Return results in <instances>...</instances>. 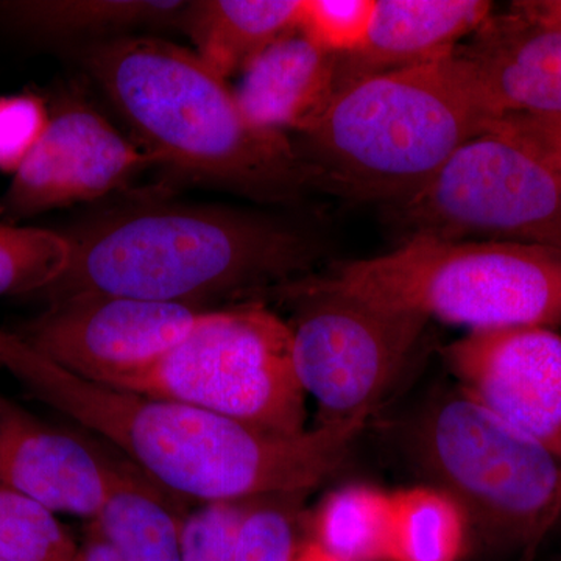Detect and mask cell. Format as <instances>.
Masks as SVG:
<instances>
[{
  "mask_svg": "<svg viewBox=\"0 0 561 561\" xmlns=\"http://www.w3.org/2000/svg\"><path fill=\"white\" fill-rule=\"evenodd\" d=\"M0 365L41 402L121 449L165 493L203 504L302 496L342 467L367 423L271 434L184 402L88 381L3 330Z\"/></svg>",
  "mask_w": 561,
  "mask_h": 561,
  "instance_id": "cell-1",
  "label": "cell"
},
{
  "mask_svg": "<svg viewBox=\"0 0 561 561\" xmlns=\"http://www.w3.org/2000/svg\"><path fill=\"white\" fill-rule=\"evenodd\" d=\"M65 232L70 261L44 294H101L202 302L287 286L319 260L309 231L260 210L209 205L131 206Z\"/></svg>",
  "mask_w": 561,
  "mask_h": 561,
  "instance_id": "cell-2",
  "label": "cell"
},
{
  "mask_svg": "<svg viewBox=\"0 0 561 561\" xmlns=\"http://www.w3.org/2000/svg\"><path fill=\"white\" fill-rule=\"evenodd\" d=\"M84 65L157 164L286 205L313 190L291 136L253 127L236 91L194 50L153 36L99 41Z\"/></svg>",
  "mask_w": 561,
  "mask_h": 561,
  "instance_id": "cell-3",
  "label": "cell"
},
{
  "mask_svg": "<svg viewBox=\"0 0 561 561\" xmlns=\"http://www.w3.org/2000/svg\"><path fill=\"white\" fill-rule=\"evenodd\" d=\"M493 121L454 51L346 84L311 130L291 139L313 190L389 208Z\"/></svg>",
  "mask_w": 561,
  "mask_h": 561,
  "instance_id": "cell-4",
  "label": "cell"
},
{
  "mask_svg": "<svg viewBox=\"0 0 561 561\" xmlns=\"http://www.w3.org/2000/svg\"><path fill=\"white\" fill-rule=\"evenodd\" d=\"M305 279L468 332L561 327V251L545 247L411 238L389 253Z\"/></svg>",
  "mask_w": 561,
  "mask_h": 561,
  "instance_id": "cell-5",
  "label": "cell"
},
{
  "mask_svg": "<svg viewBox=\"0 0 561 561\" xmlns=\"http://www.w3.org/2000/svg\"><path fill=\"white\" fill-rule=\"evenodd\" d=\"M408 446L459 504L479 548L535 561L561 518V461L456 387L413 419Z\"/></svg>",
  "mask_w": 561,
  "mask_h": 561,
  "instance_id": "cell-6",
  "label": "cell"
},
{
  "mask_svg": "<svg viewBox=\"0 0 561 561\" xmlns=\"http://www.w3.org/2000/svg\"><path fill=\"white\" fill-rule=\"evenodd\" d=\"M121 390L184 402L284 437L308 431L289 323L256 302L206 311L164 359Z\"/></svg>",
  "mask_w": 561,
  "mask_h": 561,
  "instance_id": "cell-7",
  "label": "cell"
},
{
  "mask_svg": "<svg viewBox=\"0 0 561 561\" xmlns=\"http://www.w3.org/2000/svg\"><path fill=\"white\" fill-rule=\"evenodd\" d=\"M411 238L511 242L561 251V184L522 140L490 124L411 197L389 206Z\"/></svg>",
  "mask_w": 561,
  "mask_h": 561,
  "instance_id": "cell-8",
  "label": "cell"
},
{
  "mask_svg": "<svg viewBox=\"0 0 561 561\" xmlns=\"http://www.w3.org/2000/svg\"><path fill=\"white\" fill-rule=\"evenodd\" d=\"M279 290L298 301L291 353L306 397L319 404V424L370 419L412 364L430 321L306 279Z\"/></svg>",
  "mask_w": 561,
  "mask_h": 561,
  "instance_id": "cell-9",
  "label": "cell"
},
{
  "mask_svg": "<svg viewBox=\"0 0 561 561\" xmlns=\"http://www.w3.org/2000/svg\"><path fill=\"white\" fill-rule=\"evenodd\" d=\"M206 311L119 295H73L51 301L18 335L72 375L122 389L164 359Z\"/></svg>",
  "mask_w": 561,
  "mask_h": 561,
  "instance_id": "cell-10",
  "label": "cell"
},
{
  "mask_svg": "<svg viewBox=\"0 0 561 561\" xmlns=\"http://www.w3.org/2000/svg\"><path fill=\"white\" fill-rule=\"evenodd\" d=\"M457 387L561 461V335L551 328L470 331L442 350Z\"/></svg>",
  "mask_w": 561,
  "mask_h": 561,
  "instance_id": "cell-11",
  "label": "cell"
},
{
  "mask_svg": "<svg viewBox=\"0 0 561 561\" xmlns=\"http://www.w3.org/2000/svg\"><path fill=\"white\" fill-rule=\"evenodd\" d=\"M157 161L99 111L68 103L0 197V219L20 220L119 190Z\"/></svg>",
  "mask_w": 561,
  "mask_h": 561,
  "instance_id": "cell-12",
  "label": "cell"
},
{
  "mask_svg": "<svg viewBox=\"0 0 561 561\" xmlns=\"http://www.w3.org/2000/svg\"><path fill=\"white\" fill-rule=\"evenodd\" d=\"M119 465L0 397V483L58 515L94 519Z\"/></svg>",
  "mask_w": 561,
  "mask_h": 561,
  "instance_id": "cell-13",
  "label": "cell"
},
{
  "mask_svg": "<svg viewBox=\"0 0 561 561\" xmlns=\"http://www.w3.org/2000/svg\"><path fill=\"white\" fill-rule=\"evenodd\" d=\"M494 121L561 114V27L508 13L490 16L456 49Z\"/></svg>",
  "mask_w": 561,
  "mask_h": 561,
  "instance_id": "cell-14",
  "label": "cell"
},
{
  "mask_svg": "<svg viewBox=\"0 0 561 561\" xmlns=\"http://www.w3.org/2000/svg\"><path fill=\"white\" fill-rule=\"evenodd\" d=\"M493 10L486 0H376L364 47L339 57L337 91L357 80L448 57Z\"/></svg>",
  "mask_w": 561,
  "mask_h": 561,
  "instance_id": "cell-15",
  "label": "cell"
},
{
  "mask_svg": "<svg viewBox=\"0 0 561 561\" xmlns=\"http://www.w3.org/2000/svg\"><path fill=\"white\" fill-rule=\"evenodd\" d=\"M337 68L339 57L297 32L273 44L243 70L236 98L253 127L300 136L334 101Z\"/></svg>",
  "mask_w": 561,
  "mask_h": 561,
  "instance_id": "cell-16",
  "label": "cell"
},
{
  "mask_svg": "<svg viewBox=\"0 0 561 561\" xmlns=\"http://www.w3.org/2000/svg\"><path fill=\"white\" fill-rule=\"evenodd\" d=\"M300 11L301 0H201L191 2L181 27L198 58L228 80L297 33Z\"/></svg>",
  "mask_w": 561,
  "mask_h": 561,
  "instance_id": "cell-17",
  "label": "cell"
},
{
  "mask_svg": "<svg viewBox=\"0 0 561 561\" xmlns=\"http://www.w3.org/2000/svg\"><path fill=\"white\" fill-rule=\"evenodd\" d=\"M135 470L119 465L91 530L124 561H181L183 519L165 491Z\"/></svg>",
  "mask_w": 561,
  "mask_h": 561,
  "instance_id": "cell-18",
  "label": "cell"
},
{
  "mask_svg": "<svg viewBox=\"0 0 561 561\" xmlns=\"http://www.w3.org/2000/svg\"><path fill=\"white\" fill-rule=\"evenodd\" d=\"M191 2L181 0H24L0 3V18L47 39H114L133 28L180 25Z\"/></svg>",
  "mask_w": 561,
  "mask_h": 561,
  "instance_id": "cell-19",
  "label": "cell"
},
{
  "mask_svg": "<svg viewBox=\"0 0 561 561\" xmlns=\"http://www.w3.org/2000/svg\"><path fill=\"white\" fill-rule=\"evenodd\" d=\"M312 540L342 561H391L393 496L351 483L332 491L312 519Z\"/></svg>",
  "mask_w": 561,
  "mask_h": 561,
  "instance_id": "cell-20",
  "label": "cell"
},
{
  "mask_svg": "<svg viewBox=\"0 0 561 561\" xmlns=\"http://www.w3.org/2000/svg\"><path fill=\"white\" fill-rule=\"evenodd\" d=\"M393 496L391 561H461L471 529L467 516L445 491L413 486Z\"/></svg>",
  "mask_w": 561,
  "mask_h": 561,
  "instance_id": "cell-21",
  "label": "cell"
},
{
  "mask_svg": "<svg viewBox=\"0 0 561 561\" xmlns=\"http://www.w3.org/2000/svg\"><path fill=\"white\" fill-rule=\"evenodd\" d=\"M69 261L65 232L0 221V297L44 294L61 278Z\"/></svg>",
  "mask_w": 561,
  "mask_h": 561,
  "instance_id": "cell-22",
  "label": "cell"
},
{
  "mask_svg": "<svg viewBox=\"0 0 561 561\" xmlns=\"http://www.w3.org/2000/svg\"><path fill=\"white\" fill-rule=\"evenodd\" d=\"M79 549L57 515L0 483V560L77 561Z\"/></svg>",
  "mask_w": 561,
  "mask_h": 561,
  "instance_id": "cell-23",
  "label": "cell"
},
{
  "mask_svg": "<svg viewBox=\"0 0 561 561\" xmlns=\"http://www.w3.org/2000/svg\"><path fill=\"white\" fill-rule=\"evenodd\" d=\"M375 7L376 0H301L298 32L335 57L356 54L368 38Z\"/></svg>",
  "mask_w": 561,
  "mask_h": 561,
  "instance_id": "cell-24",
  "label": "cell"
},
{
  "mask_svg": "<svg viewBox=\"0 0 561 561\" xmlns=\"http://www.w3.org/2000/svg\"><path fill=\"white\" fill-rule=\"evenodd\" d=\"M253 504L213 502L186 516L181 527V561H236L243 524Z\"/></svg>",
  "mask_w": 561,
  "mask_h": 561,
  "instance_id": "cell-25",
  "label": "cell"
},
{
  "mask_svg": "<svg viewBox=\"0 0 561 561\" xmlns=\"http://www.w3.org/2000/svg\"><path fill=\"white\" fill-rule=\"evenodd\" d=\"M301 496L254 501L243 524L236 561H290L297 548V507Z\"/></svg>",
  "mask_w": 561,
  "mask_h": 561,
  "instance_id": "cell-26",
  "label": "cell"
},
{
  "mask_svg": "<svg viewBox=\"0 0 561 561\" xmlns=\"http://www.w3.org/2000/svg\"><path fill=\"white\" fill-rule=\"evenodd\" d=\"M50 111L38 95L0 98V172L13 176L43 139Z\"/></svg>",
  "mask_w": 561,
  "mask_h": 561,
  "instance_id": "cell-27",
  "label": "cell"
},
{
  "mask_svg": "<svg viewBox=\"0 0 561 561\" xmlns=\"http://www.w3.org/2000/svg\"><path fill=\"white\" fill-rule=\"evenodd\" d=\"M491 124L535 151L561 184V114H512Z\"/></svg>",
  "mask_w": 561,
  "mask_h": 561,
  "instance_id": "cell-28",
  "label": "cell"
},
{
  "mask_svg": "<svg viewBox=\"0 0 561 561\" xmlns=\"http://www.w3.org/2000/svg\"><path fill=\"white\" fill-rule=\"evenodd\" d=\"M511 13L534 24L561 27V0H519L512 3Z\"/></svg>",
  "mask_w": 561,
  "mask_h": 561,
  "instance_id": "cell-29",
  "label": "cell"
},
{
  "mask_svg": "<svg viewBox=\"0 0 561 561\" xmlns=\"http://www.w3.org/2000/svg\"><path fill=\"white\" fill-rule=\"evenodd\" d=\"M77 561H124L105 541L91 530L90 538L80 546Z\"/></svg>",
  "mask_w": 561,
  "mask_h": 561,
  "instance_id": "cell-30",
  "label": "cell"
},
{
  "mask_svg": "<svg viewBox=\"0 0 561 561\" xmlns=\"http://www.w3.org/2000/svg\"><path fill=\"white\" fill-rule=\"evenodd\" d=\"M290 561H342L335 559L330 552L324 551L323 548L312 540L298 542L294 553H291Z\"/></svg>",
  "mask_w": 561,
  "mask_h": 561,
  "instance_id": "cell-31",
  "label": "cell"
},
{
  "mask_svg": "<svg viewBox=\"0 0 561 561\" xmlns=\"http://www.w3.org/2000/svg\"><path fill=\"white\" fill-rule=\"evenodd\" d=\"M0 561H5V560H0Z\"/></svg>",
  "mask_w": 561,
  "mask_h": 561,
  "instance_id": "cell-32",
  "label": "cell"
},
{
  "mask_svg": "<svg viewBox=\"0 0 561 561\" xmlns=\"http://www.w3.org/2000/svg\"><path fill=\"white\" fill-rule=\"evenodd\" d=\"M561 561V560H560Z\"/></svg>",
  "mask_w": 561,
  "mask_h": 561,
  "instance_id": "cell-33",
  "label": "cell"
}]
</instances>
